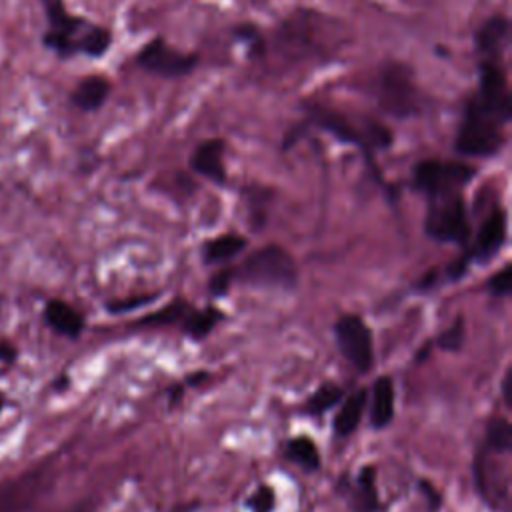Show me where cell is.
<instances>
[{"instance_id": "cell-24", "label": "cell", "mask_w": 512, "mask_h": 512, "mask_svg": "<svg viewBox=\"0 0 512 512\" xmlns=\"http://www.w3.org/2000/svg\"><path fill=\"white\" fill-rule=\"evenodd\" d=\"M190 312V306L184 302V300H174L170 302L168 306H164L162 310L146 316L140 320V324H146V326H162V324H172L176 320H184V316Z\"/></svg>"}, {"instance_id": "cell-33", "label": "cell", "mask_w": 512, "mask_h": 512, "mask_svg": "<svg viewBox=\"0 0 512 512\" xmlns=\"http://www.w3.org/2000/svg\"><path fill=\"white\" fill-rule=\"evenodd\" d=\"M194 508H196V502H184V504L172 506L168 512H192Z\"/></svg>"}, {"instance_id": "cell-32", "label": "cell", "mask_w": 512, "mask_h": 512, "mask_svg": "<svg viewBox=\"0 0 512 512\" xmlns=\"http://www.w3.org/2000/svg\"><path fill=\"white\" fill-rule=\"evenodd\" d=\"M14 358H16V348L8 340L0 338V360L2 362H14Z\"/></svg>"}, {"instance_id": "cell-8", "label": "cell", "mask_w": 512, "mask_h": 512, "mask_svg": "<svg viewBox=\"0 0 512 512\" xmlns=\"http://www.w3.org/2000/svg\"><path fill=\"white\" fill-rule=\"evenodd\" d=\"M136 64L160 78H182L198 66V54L182 52L156 36L138 50Z\"/></svg>"}, {"instance_id": "cell-20", "label": "cell", "mask_w": 512, "mask_h": 512, "mask_svg": "<svg viewBox=\"0 0 512 512\" xmlns=\"http://www.w3.org/2000/svg\"><path fill=\"white\" fill-rule=\"evenodd\" d=\"M224 318V314L214 308V306H208L204 310H190L186 316H184V332L188 336H192L194 340H202L204 336H208L214 326Z\"/></svg>"}, {"instance_id": "cell-18", "label": "cell", "mask_w": 512, "mask_h": 512, "mask_svg": "<svg viewBox=\"0 0 512 512\" xmlns=\"http://www.w3.org/2000/svg\"><path fill=\"white\" fill-rule=\"evenodd\" d=\"M368 404V390L366 388H358L354 390L340 406V410L336 412L334 416V432L338 436H348L352 434L360 420H362V414H364V408Z\"/></svg>"}, {"instance_id": "cell-3", "label": "cell", "mask_w": 512, "mask_h": 512, "mask_svg": "<svg viewBox=\"0 0 512 512\" xmlns=\"http://www.w3.org/2000/svg\"><path fill=\"white\" fill-rule=\"evenodd\" d=\"M232 276L256 288L290 290L298 282V268L282 246L268 244L246 256L238 268H232Z\"/></svg>"}, {"instance_id": "cell-6", "label": "cell", "mask_w": 512, "mask_h": 512, "mask_svg": "<svg viewBox=\"0 0 512 512\" xmlns=\"http://www.w3.org/2000/svg\"><path fill=\"white\" fill-rule=\"evenodd\" d=\"M476 176V168L460 160L426 158L412 168V186L426 196L462 192Z\"/></svg>"}, {"instance_id": "cell-2", "label": "cell", "mask_w": 512, "mask_h": 512, "mask_svg": "<svg viewBox=\"0 0 512 512\" xmlns=\"http://www.w3.org/2000/svg\"><path fill=\"white\" fill-rule=\"evenodd\" d=\"M308 116L320 130L344 144L358 146L366 156H372L374 150H386L392 144V132L374 118H350L322 104L310 106Z\"/></svg>"}, {"instance_id": "cell-17", "label": "cell", "mask_w": 512, "mask_h": 512, "mask_svg": "<svg viewBox=\"0 0 512 512\" xmlns=\"http://www.w3.org/2000/svg\"><path fill=\"white\" fill-rule=\"evenodd\" d=\"M350 502L354 512H376L380 508L374 466H362L360 474L356 476L354 488L350 486Z\"/></svg>"}, {"instance_id": "cell-11", "label": "cell", "mask_w": 512, "mask_h": 512, "mask_svg": "<svg viewBox=\"0 0 512 512\" xmlns=\"http://www.w3.org/2000/svg\"><path fill=\"white\" fill-rule=\"evenodd\" d=\"M224 152H226L224 140L220 138L202 140L190 154V168L196 174L208 178L210 182L224 186L228 180L226 166H224Z\"/></svg>"}, {"instance_id": "cell-4", "label": "cell", "mask_w": 512, "mask_h": 512, "mask_svg": "<svg viewBox=\"0 0 512 512\" xmlns=\"http://www.w3.org/2000/svg\"><path fill=\"white\" fill-rule=\"evenodd\" d=\"M376 96L380 108L394 118H408L420 110L414 70L406 62H386L376 78Z\"/></svg>"}, {"instance_id": "cell-12", "label": "cell", "mask_w": 512, "mask_h": 512, "mask_svg": "<svg viewBox=\"0 0 512 512\" xmlns=\"http://www.w3.org/2000/svg\"><path fill=\"white\" fill-rule=\"evenodd\" d=\"M510 40V20L504 14H494L480 24L474 34V46L478 58L504 56Z\"/></svg>"}, {"instance_id": "cell-19", "label": "cell", "mask_w": 512, "mask_h": 512, "mask_svg": "<svg viewBox=\"0 0 512 512\" xmlns=\"http://www.w3.org/2000/svg\"><path fill=\"white\" fill-rule=\"evenodd\" d=\"M246 248V238L238 234H222L216 236L202 246V258L206 264H220L228 262L238 256Z\"/></svg>"}, {"instance_id": "cell-21", "label": "cell", "mask_w": 512, "mask_h": 512, "mask_svg": "<svg viewBox=\"0 0 512 512\" xmlns=\"http://www.w3.org/2000/svg\"><path fill=\"white\" fill-rule=\"evenodd\" d=\"M512 448V426L504 416H492L486 424L484 450L496 454H508Z\"/></svg>"}, {"instance_id": "cell-16", "label": "cell", "mask_w": 512, "mask_h": 512, "mask_svg": "<svg viewBox=\"0 0 512 512\" xmlns=\"http://www.w3.org/2000/svg\"><path fill=\"white\" fill-rule=\"evenodd\" d=\"M394 418V382L390 376L376 378L370 390V424L386 428Z\"/></svg>"}, {"instance_id": "cell-28", "label": "cell", "mask_w": 512, "mask_h": 512, "mask_svg": "<svg viewBox=\"0 0 512 512\" xmlns=\"http://www.w3.org/2000/svg\"><path fill=\"white\" fill-rule=\"evenodd\" d=\"M488 290L492 296H508L512 290V264H506L488 280Z\"/></svg>"}, {"instance_id": "cell-22", "label": "cell", "mask_w": 512, "mask_h": 512, "mask_svg": "<svg viewBox=\"0 0 512 512\" xmlns=\"http://www.w3.org/2000/svg\"><path fill=\"white\" fill-rule=\"evenodd\" d=\"M286 458L298 466H302L304 470H318L320 468V452L316 448V444L308 438V436H296L286 444L284 450Z\"/></svg>"}, {"instance_id": "cell-14", "label": "cell", "mask_w": 512, "mask_h": 512, "mask_svg": "<svg viewBox=\"0 0 512 512\" xmlns=\"http://www.w3.org/2000/svg\"><path fill=\"white\" fill-rule=\"evenodd\" d=\"M110 90H112V84L106 76L90 74L76 84V88L70 94V100L78 110L94 112L104 106V102L110 96Z\"/></svg>"}, {"instance_id": "cell-5", "label": "cell", "mask_w": 512, "mask_h": 512, "mask_svg": "<svg viewBox=\"0 0 512 512\" xmlns=\"http://www.w3.org/2000/svg\"><path fill=\"white\" fill-rule=\"evenodd\" d=\"M424 232L436 242L466 244L470 234V222L462 192L428 196Z\"/></svg>"}, {"instance_id": "cell-23", "label": "cell", "mask_w": 512, "mask_h": 512, "mask_svg": "<svg viewBox=\"0 0 512 512\" xmlns=\"http://www.w3.org/2000/svg\"><path fill=\"white\" fill-rule=\"evenodd\" d=\"M342 400V388L334 382H322L312 396L304 402V412L310 416H320L328 412L336 402Z\"/></svg>"}, {"instance_id": "cell-1", "label": "cell", "mask_w": 512, "mask_h": 512, "mask_svg": "<svg viewBox=\"0 0 512 512\" xmlns=\"http://www.w3.org/2000/svg\"><path fill=\"white\" fill-rule=\"evenodd\" d=\"M508 122L510 120L502 118L480 100L470 96L456 132V152L468 158L496 156L506 144Z\"/></svg>"}, {"instance_id": "cell-15", "label": "cell", "mask_w": 512, "mask_h": 512, "mask_svg": "<svg viewBox=\"0 0 512 512\" xmlns=\"http://www.w3.org/2000/svg\"><path fill=\"white\" fill-rule=\"evenodd\" d=\"M44 320L54 332L68 338H78L84 330L82 314L64 300H50L44 306Z\"/></svg>"}, {"instance_id": "cell-13", "label": "cell", "mask_w": 512, "mask_h": 512, "mask_svg": "<svg viewBox=\"0 0 512 512\" xmlns=\"http://www.w3.org/2000/svg\"><path fill=\"white\" fill-rule=\"evenodd\" d=\"M42 476L38 472L26 474L0 484V512H22L40 492Z\"/></svg>"}, {"instance_id": "cell-34", "label": "cell", "mask_w": 512, "mask_h": 512, "mask_svg": "<svg viewBox=\"0 0 512 512\" xmlns=\"http://www.w3.org/2000/svg\"><path fill=\"white\" fill-rule=\"evenodd\" d=\"M2 406H4V398H2V394H0V412H2Z\"/></svg>"}, {"instance_id": "cell-27", "label": "cell", "mask_w": 512, "mask_h": 512, "mask_svg": "<svg viewBox=\"0 0 512 512\" xmlns=\"http://www.w3.org/2000/svg\"><path fill=\"white\" fill-rule=\"evenodd\" d=\"M234 36H236L240 42H244V44L250 48L252 54H262V52H264V40H262V36H260V32H258L256 26H252V24H240V26L234 28Z\"/></svg>"}, {"instance_id": "cell-29", "label": "cell", "mask_w": 512, "mask_h": 512, "mask_svg": "<svg viewBox=\"0 0 512 512\" xmlns=\"http://www.w3.org/2000/svg\"><path fill=\"white\" fill-rule=\"evenodd\" d=\"M234 282V276H232V268H222L218 270L212 278H210V292L214 296H224L230 288V284Z\"/></svg>"}, {"instance_id": "cell-25", "label": "cell", "mask_w": 512, "mask_h": 512, "mask_svg": "<svg viewBox=\"0 0 512 512\" xmlns=\"http://www.w3.org/2000/svg\"><path fill=\"white\" fill-rule=\"evenodd\" d=\"M436 342H438V346H440L442 350H450V352L460 350L462 344H464V318L458 316V318L454 320V324L438 336Z\"/></svg>"}, {"instance_id": "cell-9", "label": "cell", "mask_w": 512, "mask_h": 512, "mask_svg": "<svg viewBox=\"0 0 512 512\" xmlns=\"http://www.w3.org/2000/svg\"><path fill=\"white\" fill-rule=\"evenodd\" d=\"M334 334L344 358L358 372H368L374 364V342L368 324L356 314H344L336 320Z\"/></svg>"}, {"instance_id": "cell-26", "label": "cell", "mask_w": 512, "mask_h": 512, "mask_svg": "<svg viewBox=\"0 0 512 512\" xmlns=\"http://www.w3.org/2000/svg\"><path fill=\"white\" fill-rule=\"evenodd\" d=\"M274 490L268 484L258 486L246 500V508L250 512H272L274 510Z\"/></svg>"}, {"instance_id": "cell-10", "label": "cell", "mask_w": 512, "mask_h": 512, "mask_svg": "<svg viewBox=\"0 0 512 512\" xmlns=\"http://www.w3.org/2000/svg\"><path fill=\"white\" fill-rule=\"evenodd\" d=\"M506 242V212L502 208H494L482 222L474 244L464 254L470 260L486 262L490 260Z\"/></svg>"}, {"instance_id": "cell-31", "label": "cell", "mask_w": 512, "mask_h": 512, "mask_svg": "<svg viewBox=\"0 0 512 512\" xmlns=\"http://www.w3.org/2000/svg\"><path fill=\"white\" fill-rule=\"evenodd\" d=\"M510 384H512V370L508 368L502 378V396H504L506 406H512V386Z\"/></svg>"}, {"instance_id": "cell-7", "label": "cell", "mask_w": 512, "mask_h": 512, "mask_svg": "<svg viewBox=\"0 0 512 512\" xmlns=\"http://www.w3.org/2000/svg\"><path fill=\"white\" fill-rule=\"evenodd\" d=\"M42 4L48 16L44 44L64 58L82 54V44L92 24L70 14L64 6V0H42Z\"/></svg>"}, {"instance_id": "cell-30", "label": "cell", "mask_w": 512, "mask_h": 512, "mask_svg": "<svg viewBox=\"0 0 512 512\" xmlns=\"http://www.w3.org/2000/svg\"><path fill=\"white\" fill-rule=\"evenodd\" d=\"M156 296H148V298H136V300H122V302H112L108 304V310L114 312V314H120V312H126V310H132L140 304H146V302H152Z\"/></svg>"}]
</instances>
